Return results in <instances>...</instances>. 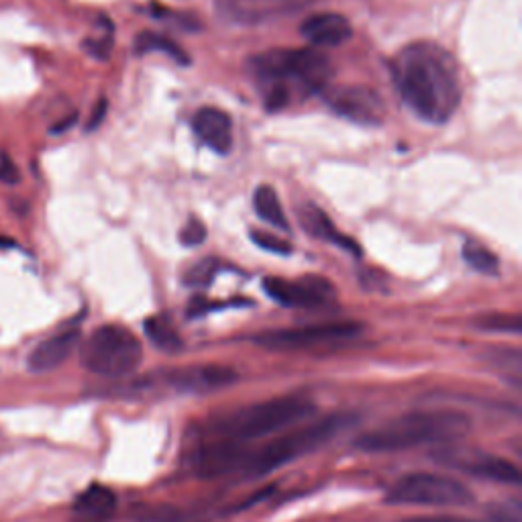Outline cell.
<instances>
[{
    "label": "cell",
    "instance_id": "obj_1",
    "mask_svg": "<svg viewBox=\"0 0 522 522\" xmlns=\"http://www.w3.org/2000/svg\"><path fill=\"white\" fill-rule=\"evenodd\" d=\"M394 78L404 103L426 123H447L462 103L457 61L437 43L408 45L394 61Z\"/></svg>",
    "mask_w": 522,
    "mask_h": 522
},
{
    "label": "cell",
    "instance_id": "obj_2",
    "mask_svg": "<svg viewBox=\"0 0 522 522\" xmlns=\"http://www.w3.org/2000/svg\"><path fill=\"white\" fill-rule=\"evenodd\" d=\"M472 431V418L462 410H415L363 433L355 447L365 453H396L423 445H441L463 439Z\"/></svg>",
    "mask_w": 522,
    "mask_h": 522
},
{
    "label": "cell",
    "instance_id": "obj_3",
    "mask_svg": "<svg viewBox=\"0 0 522 522\" xmlns=\"http://www.w3.org/2000/svg\"><path fill=\"white\" fill-rule=\"evenodd\" d=\"M315 415L313 400L304 396H279L266 402L253 404V407L233 412L221 423H216L215 431L223 439L235 443H249L257 439H268L271 435L284 433L294 425Z\"/></svg>",
    "mask_w": 522,
    "mask_h": 522
},
{
    "label": "cell",
    "instance_id": "obj_4",
    "mask_svg": "<svg viewBox=\"0 0 522 522\" xmlns=\"http://www.w3.org/2000/svg\"><path fill=\"white\" fill-rule=\"evenodd\" d=\"M249 72L266 88L296 84L307 92H321L331 78V61L316 50H271L249 61Z\"/></svg>",
    "mask_w": 522,
    "mask_h": 522
},
{
    "label": "cell",
    "instance_id": "obj_5",
    "mask_svg": "<svg viewBox=\"0 0 522 522\" xmlns=\"http://www.w3.org/2000/svg\"><path fill=\"white\" fill-rule=\"evenodd\" d=\"M345 417H329L316 423L296 426L292 431L279 433V437L266 443V445L247 451L241 473L247 478H261L271 472L279 470L294 459H300L302 455H308L329 443L341 428H345Z\"/></svg>",
    "mask_w": 522,
    "mask_h": 522
},
{
    "label": "cell",
    "instance_id": "obj_6",
    "mask_svg": "<svg viewBox=\"0 0 522 522\" xmlns=\"http://www.w3.org/2000/svg\"><path fill=\"white\" fill-rule=\"evenodd\" d=\"M82 365L103 378H124L143 362V345L121 325H103L82 343Z\"/></svg>",
    "mask_w": 522,
    "mask_h": 522
},
{
    "label": "cell",
    "instance_id": "obj_7",
    "mask_svg": "<svg viewBox=\"0 0 522 522\" xmlns=\"http://www.w3.org/2000/svg\"><path fill=\"white\" fill-rule=\"evenodd\" d=\"M388 502L398 506H467L473 494L462 481L443 473H408L389 488Z\"/></svg>",
    "mask_w": 522,
    "mask_h": 522
},
{
    "label": "cell",
    "instance_id": "obj_8",
    "mask_svg": "<svg viewBox=\"0 0 522 522\" xmlns=\"http://www.w3.org/2000/svg\"><path fill=\"white\" fill-rule=\"evenodd\" d=\"M360 323H325L298 326V329H279L268 331L255 337V343L268 349L279 352H292V349H310L318 345H331V343L353 339L362 333Z\"/></svg>",
    "mask_w": 522,
    "mask_h": 522
},
{
    "label": "cell",
    "instance_id": "obj_9",
    "mask_svg": "<svg viewBox=\"0 0 522 522\" xmlns=\"http://www.w3.org/2000/svg\"><path fill=\"white\" fill-rule=\"evenodd\" d=\"M321 92L326 106L343 119L370 124V127H376L384 121L386 103L376 90L368 88V86H333V88H325Z\"/></svg>",
    "mask_w": 522,
    "mask_h": 522
},
{
    "label": "cell",
    "instance_id": "obj_10",
    "mask_svg": "<svg viewBox=\"0 0 522 522\" xmlns=\"http://www.w3.org/2000/svg\"><path fill=\"white\" fill-rule=\"evenodd\" d=\"M315 3L316 0H215L216 11L233 25H261L290 17Z\"/></svg>",
    "mask_w": 522,
    "mask_h": 522
},
{
    "label": "cell",
    "instance_id": "obj_11",
    "mask_svg": "<svg viewBox=\"0 0 522 522\" xmlns=\"http://www.w3.org/2000/svg\"><path fill=\"white\" fill-rule=\"evenodd\" d=\"M263 290L271 300L290 308H315L329 304L334 298V288L329 279L318 276H304L296 282L282 278L263 279Z\"/></svg>",
    "mask_w": 522,
    "mask_h": 522
},
{
    "label": "cell",
    "instance_id": "obj_12",
    "mask_svg": "<svg viewBox=\"0 0 522 522\" xmlns=\"http://www.w3.org/2000/svg\"><path fill=\"white\" fill-rule=\"evenodd\" d=\"M168 384L178 392L208 394L215 389L233 386L237 381V371L224 365H194V368L174 370L166 373Z\"/></svg>",
    "mask_w": 522,
    "mask_h": 522
},
{
    "label": "cell",
    "instance_id": "obj_13",
    "mask_svg": "<svg viewBox=\"0 0 522 522\" xmlns=\"http://www.w3.org/2000/svg\"><path fill=\"white\" fill-rule=\"evenodd\" d=\"M247 455V449L241 443L223 439L205 445L194 453V472L200 478H221L233 472H241Z\"/></svg>",
    "mask_w": 522,
    "mask_h": 522
},
{
    "label": "cell",
    "instance_id": "obj_14",
    "mask_svg": "<svg viewBox=\"0 0 522 522\" xmlns=\"http://www.w3.org/2000/svg\"><path fill=\"white\" fill-rule=\"evenodd\" d=\"M447 457L455 459H443V462L451 463L465 473L475 475V478L480 480L498 481V484H510V486H518L522 480L520 470L514 463H510L508 459L486 453H455V455L449 453Z\"/></svg>",
    "mask_w": 522,
    "mask_h": 522
},
{
    "label": "cell",
    "instance_id": "obj_15",
    "mask_svg": "<svg viewBox=\"0 0 522 522\" xmlns=\"http://www.w3.org/2000/svg\"><path fill=\"white\" fill-rule=\"evenodd\" d=\"M78 343H80V331L68 329L51 334L45 341L33 347V352L27 357V368L33 373H45L58 370L69 355L76 352Z\"/></svg>",
    "mask_w": 522,
    "mask_h": 522
},
{
    "label": "cell",
    "instance_id": "obj_16",
    "mask_svg": "<svg viewBox=\"0 0 522 522\" xmlns=\"http://www.w3.org/2000/svg\"><path fill=\"white\" fill-rule=\"evenodd\" d=\"M192 129L200 137V142L208 145L213 151L219 155H227L231 151L233 123L227 113L213 106L200 108L192 119Z\"/></svg>",
    "mask_w": 522,
    "mask_h": 522
},
{
    "label": "cell",
    "instance_id": "obj_17",
    "mask_svg": "<svg viewBox=\"0 0 522 522\" xmlns=\"http://www.w3.org/2000/svg\"><path fill=\"white\" fill-rule=\"evenodd\" d=\"M300 33L313 45H321V48H337V45H343L352 39L353 29L343 14L321 13L304 21Z\"/></svg>",
    "mask_w": 522,
    "mask_h": 522
},
{
    "label": "cell",
    "instance_id": "obj_18",
    "mask_svg": "<svg viewBox=\"0 0 522 522\" xmlns=\"http://www.w3.org/2000/svg\"><path fill=\"white\" fill-rule=\"evenodd\" d=\"M116 510V496L106 486H90L76 498L72 522H108Z\"/></svg>",
    "mask_w": 522,
    "mask_h": 522
},
{
    "label": "cell",
    "instance_id": "obj_19",
    "mask_svg": "<svg viewBox=\"0 0 522 522\" xmlns=\"http://www.w3.org/2000/svg\"><path fill=\"white\" fill-rule=\"evenodd\" d=\"M300 224H302V229L308 233V235H313L316 239H323V241H329V243L337 245L341 249H347V252H352L357 257L362 255V247L349 237L341 235V233L334 229V224L331 223L329 216H326L316 205H313V202H310V205H304L300 208Z\"/></svg>",
    "mask_w": 522,
    "mask_h": 522
},
{
    "label": "cell",
    "instance_id": "obj_20",
    "mask_svg": "<svg viewBox=\"0 0 522 522\" xmlns=\"http://www.w3.org/2000/svg\"><path fill=\"white\" fill-rule=\"evenodd\" d=\"M253 208L257 216H260L261 221L270 223L271 227H276L279 231H290V223H288L282 205H279V198L276 190L271 188V186H260V188L255 190V197H253Z\"/></svg>",
    "mask_w": 522,
    "mask_h": 522
},
{
    "label": "cell",
    "instance_id": "obj_21",
    "mask_svg": "<svg viewBox=\"0 0 522 522\" xmlns=\"http://www.w3.org/2000/svg\"><path fill=\"white\" fill-rule=\"evenodd\" d=\"M135 51L137 53H151V51H163L166 56H169L174 61L182 66L190 64V56L186 53L180 45L176 41H171L169 37H163L160 33H153V31H143L135 39Z\"/></svg>",
    "mask_w": 522,
    "mask_h": 522
},
{
    "label": "cell",
    "instance_id": "obj_22",
    "mask_svg": "<svg viewBox=\"0 0 522 522\" xmlns=\"http://www.w3.org/2000/svg\"><path fill=\"white\" fill-rule=\"evenodd\" d=\"M145 333L155 347L166 353H176L182 349V339L168 316H151L145 321Z\"/></svg>",
    "mask_w": 522,
    "mask_h": 522
},
{
    "label": "cell",
    "instance_id": "obj_23",
    "mask_svg": "<svg viewBox=\"0 0 522 522\" xmlns=\"http://www.w3.org/2000/svg\"><path fill=\"white\" fill-rule=\"evenodd\" d=\"M463 260L467 266L472 270L480 271V274H496L498 266H500V261H498V257L490 252L488 247L475 243V241H465L463 245Z\"/></svg>",
    "mask_w": 522,
    "mask_h": 522
},
{
    "label": "cell",
    "instance_id": "obj_24",
    "mask_svg": "<svg viewBox=\"0 0 522 522\" xmlns=\"http://www.w3.org/2000/svg\"><path fill=\"white\" fill-rule=\"evenodd\" d=\"M475 326L481 331L490 333H506V334H520L522 333V318L520 315H506V313H490L475 318Z\"/></svg>",
    "mask_w": 522,
    "mask_h": 522
},
{
    "label": "cell",
    "instance_id": "obj_25",
    "mask_svg": "<svg viewBox=\"0 0 522 522\" xmlns=\"http://www.w3.org/2000/svg\"><path fill=\"white\" fill-rule=\"evenodd\" d=\"M216 270H219V261L216 260H202L198 261L197 266H192L188 271H186L184 276V282L188 286H208L213 282V278L216 274Z\"/></svg>",
    "mask_w": 522,
    "mask_h": 522
},
{
    "label": "cell",
    "instance_id": "obj_26",
    "mask_svg": "<svg viewBox=\"0 0 522 522\" xmlns=\"http://www.w3.org/2000/svg\"><path fill=\"white\" fill-rule=\"evenodd\" d=\"M252 239L257 247L266 249L270 253H278V255H290L292 253V245L288 241L279 239L276 235H270V233H261V231H252Z\"/></svg>",
    "mask_w": 522,
    "mask_h": 522
},
{
    "label": "cell",
    "instance_id": "obj_27",
    "mask_svg": "<svg viewBox=\"0 0 522 522\" xmlns=\"http://www.w3.org/2000/svg\"><path fill=\"white\" fill-rule=\"evenodd\" d=\"M205 239H206V227L202 224V221L194 219L192 216V219L186 223V227L180 233V241L186 247H197L200 243H205Z\"/></svg>",
    "mask_w": 522,
    "mask_h": 522
},
{
    "label": "cell",
    "instance_id": "obj_28",
    "mask_svg": "<svg viewBox=\"0 0 522 522\" xmlns=\"http://www.w3.org/2000/svg\"><path fill=\"white\" fill-rule=\"evenodd\" d=\"M21 180V171L17 168V163L11 160L9 153H5L0 150V182L3 184H17Z\"/></svg>",
    "mask_w": 522,
    "mask_h": 522
},
{
    "label": "cell",
    "instance_id": "obj_29",
    "mask_svg": "<svg viewBox=\"0 0 522 522\" xmlns=\"http://www.w3.org/2000/svg\"><path fill=\"white\" fill-rule=\"evenodd\" d=\"M84 48L86 51L90 53V56H95L96 60H108V56H111V50H113V37L108 35L105 39H88V41L84 43Z\"/></svg>",
    "mask_w": 522,
    "mask_h": 522
},
{
    "label": "cell",
    "instance_id": "obj_30",
    "mask_svg": "<svg viewBox=\"0 0 522 522\" xmlns=\"http://www.w3.org/2000/svg\"><path fill=\"white\" fill-rule=\"evenodd\" d=\"M402 522H480V520H470L462 517H451V514H441V517H415Z\"/></svg>",
    "mask_w": 522,
    "mask_h": 522
},
{
    "label": "cell",
    "instance_id": "obj_31",
    "mask_svg": "<svg viewBox=\"0 0 522 522\" xmlns=\"http://www.w3.org/2000/svg\"><path fill=\"white\" fill-rule=\"evenodd\" d=\"M105 114H106V100L103 98V100H100V103L95 106V113H92L90 121H88V129H96L98 124L103 123Z\"/></svg>",
    "mask_w": 522,
    "mask_h": 522
},
{
    "label": "cell",
    "instance_id": "obj_32",
    "mask_svg": "<svg viewBox=\"0 0 522 522\" xmlns=\"http://www.w3.org/2000/svg\"><path fill=\"white\" fill-rule=\"evenodd\" d=\"M76 119H78L76 114H69L68 119L60 121V124H56V127L51 129V133H64V131H68L69 127H72V124H76Z\"/></svg>",
    "mask_w": 522,
    "mask_h": 522
}]
</instances>
